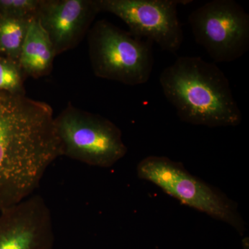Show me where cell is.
Returning <instances> with one entry per match:
<instances>
[{"label":"cell","instance_id":"obj_1","mask_svg":"<svg viewBox=\"0 0 249 249\" xmlns=\"http://www.w3.org/2000/svg\"><path fill=\"white\" fill-rule=\"evenodd\" d=\"M54 118L47 103L0 91V212L32 196L62 157Z\"/></svg>","mask_w":249,"mask_h":249},{"label":"cell","instance_id":"obj_2","mask_svg":"<svg viewBox=\"0 0 249 249\" xmlns=\"http://www.w3.org/2000/svg\"><path fill=\"white\" fill-rule=\"evenodd\" d=\"M160 83L183 122L209 127H236L242 123L229 80L214 62L178 57L161 72Z\"/></svg>","mask_w":249,"mask_h":249},{"label":"cell","instance_id":"obj_3","mask_svg":"<svg viewBox=\"0 0 249 249\" xmlns=\"http://www.w3.org/2000/svg\"><path fill=\"white\" fill-rule=\"evenodd\" d=\"M137 176L159 187L182 204L233 228L241 236L246 223L237 203L216 187L190 173L180 162L163 156H148L137 166Z\"/></svg>","mask_w":249,"mask_h":249},{"label":"cell","instance_id":"obj_4","mask_svg":"<svg viewBox=\"0 0 249 249\" xmlns=\"http://www.w3.org/2000/svg\"><path fill=\"white\" fill-rule=\"evenodd\" d=\"M89 60L95 76L129 86L145 84L153 71V45L106 19L88 34Z\"/></svg>","mask_w":249,"mask_h":249},{"label":"cell","instance_id":"obj_5","mask_svg":"<svg viewBox=\"0 0 249 249\" xmlns=\"http://www.w3.org/2000/svg\"><path fill=\"white\" fill-rule=\"evenodd\" d=\"M54 124L62 156L98 168H111L126 155L119 127L109 119L69 103Z\"/></svg>","mask_w":249,"mask_h":249},{"label":"cell","instance_id":"obj_6","mask_svg":"<svg viewBox=\"0 0 249 249\" xmlns=\"http://www.w3.org/2000/svg\"><path fill=\"white\" fill-rule=\"evenodd\" d=\"M195 40L214 62H231L249 49V15L234 0H213L193 11Z\"/></svg>","mask_w":249,"mask_h":249},{"label":"cell","instance_id":"obj_7","mask_svg":"<svg viewBox=\"0 0 249 249\" xmlns=\"http://www.w3.org/2000/svg\"><path fill=\"white\" fill-rule=\"evenodd\" d=\"M191 2L187 0H96L100 12L117 16L127 24L132 35L173 54L181 49L183 42L178 6Z\"/></svg>","mask_w":249,"mask_h":249},{"label":"cell","instance_id":"obj_8","mask_svg":"<svg viewBox=\"0 0 249 249\" xmlns=\"http://www.w3.org/2000/svg\"><path fill=\"white\" fill-rule=\"evenodd\" d=\"M54 242L52 213L42 196L0 212V249H53Z\"/></svg>","mask_w":249,"mask_h":249},{"label":"cell","instance_id":"obj_9","mask_svg":"<svg viewBox=\"0 0 249 249\" xmlns=\"http://www.w3.org/2000/svg\"><path fill=\"white\" fill-rule=\"evenodd\" d=\"M99 13L96 0H40L36 18L58 55L79 45Z\"/></svg>","mask_w":249,"mask_h":249},{"label":"cell","instance_id":"obj_10","mask_svg":"<svg viewBox=\"0 0 249 249\" xmlns=\"http://www.w3.org/2000/svg\"><path fill=\"white\" fill-rule=\"evenodd\" d=\"M56 56L48 34L37 18H31L18 63L25 76L39 78L47 76Z\"/></svg>","mask_w":249,"mask_h":249},{"label":"cell","instance_id":"obj_11","mask_svg":"<svg viewBox=\"0 0 249 249\" xmlns=\"http://www.w3.org/2000/svg\"><path fill=\"white\" fill-rule=\"evenodd\" d=\"M31 19L0 14V55L18 62Z\"/></svg>","mask_w":249,"mask_h":249},{"label":"cell","instance_id":"obj_12","mask_svg":"<svg viewBox=\"0 0 249 249\" xmlns=\"http://www.w3.org/2000/svg\"><path fill=\"white\" fill-rule=\"evenodd\" d=\"M24 77L18 61L0 55V91L25 94Z\"/></svg>","mask_w":249,"mask_h":249},{"label":"cell","instance_id":"obj_13","mask_svg":"<svg viewBox=\"0 0 249 249\" xmlns=\"http://www.w3.org/2000/svg\"><path fill=\"white\" fill-rule=\"evenodd\" d=\"M40 0H0V14L16 18L36 17Z\"/></svg>","mask_w":249,"mask_h":249},{"label":"cell","instance_id":"obj_14","mask_svg":"<svg viewBox=\"0 0 249 249\" xmlns=\"http://www.w3.org/2000/svg\"><path fill=\"white\" fill-rule=\"evenodd\" d=\"M242 246H243L244 249H249V237H246L245 238H244L243 240H242Z\"/></svg>","mask_w":249,"mask_h":249}]
</instances>
